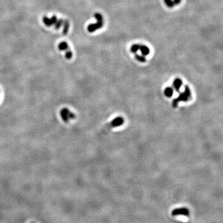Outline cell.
<instances>
[{"label":"cell","mask_w":223,"mask_h":223,"mask_svg":"<svg viewBox=\"0 0 223 223\" xmlns=\"http://www.w3.org/2000/svg\"><path fill=\"white\" fill-rule=\"evenodd\" d=\"M123 118L122 117H120V116H118V117L115 118V119L113 120L111 123H109V125L107 126V129L111 130L112 128H114L121 126L123 125Z\"/></svg>","instance_id":"277c9868"},{"label":"cell","mask_w":223,"mask_h":223,"mask_svg":"<svg viewBox=\"0 0 223 223\" xmlns=\"http://www.w3.org/2000/svg\"><path fill=\"white\" fill-rule=\"evenodd\" d=\"M191 98V91L188 86H185L184 92L180 94L178 97L174 99L172 101V107L174 108L177 107L179 102H187Z\"/></svg>","instance_id":"6da1fadb"},{"label":"cell","mask_w":223,"mask_h":223,"mask_svg":"<svg viewBox=\"0 0 223 223\" xmlns=\"http://www.w3.org/2000/svg\"><path fill=\"white\" fill-rule=\"evenodd\" d=\"M139 50H140L141 52V55L144 56V57L147 56L148 55H149V53H150V50H149V49L147 46L141 45V44H140V49H139Z\"/></svg>","instance_id":"ba28073f"},{"label":"cell","mask_w":223,"mask_h":223,"mask_svg":"<svg viewBox=\"0 0 223 223\" xmlns=\"http://www.w3.org/2000/svg\"><path fill=\"white\" fill-rule=\"evenodd\" d=\"M60 115L61 118L65 122H68L75 118V115L67 108H64L61 110L60 111Z\"/></svg>","instance_id":"3957f363"},{"label":"cell","mask_w":223,"mask_h":223,"mask_svg":"<svg viewBox=\"0 0 223 223\" xmlns=\"http://www.w3.org/2000/svg\"><path fill=\"white\" fill-rule=\"evenodd\" d=\"M174 93V89L170 87H167L164 90V94L167 97H171Z\"/></svg>","instance_id":"9c48e42d"},{"label":"cell","mask_w":223,"mask_h":223,"mask_svg":"<svg viewBox=\"0 0 223 223\" xmlns=\"http://www.w3.org/2000/svg\"><path fill=\"white\" fill-rule=\"evenodd\" d=\"M134 57H135V58H136V60L138 61L141 62V63H144V62H145L146 61V58L145 57L141 55H139L137 53H134Z\"/></svg>","instance_id":"30bf717a"},{"label":"cell","mask_w":223,"mask_h":223,"mask_svg":"<svg viewBox=\"0 0 223 223\" xmlns=\"http://www.w3.org/2000/svg\"><path fill=\"white\" fill-rule=\"evenodd\" d=\"M164 1L167 7L172 8V7L180 4L181 0H164Z\"/></svg>","instance_id":"8992f818"},{"label":"cell","mask_w":223,"mask_h":223,"mask_svg":"<svg viewBox=\"0 0 223 223\" xmlns=\"http://www.w3.org/2000/svg\"><path fill=\"white\" fill-rule=\"evenodd\" d=\"M94 17L96 19L97 23L95 24L94 23L91 24L90 25H88L87 30H88V31L90 32H93L94 31H97V29H101L102 26H103V24H104L103 17H102V16L101 14L99 13L95 14Z\"/></svg>","instance_id":"7a4b0ae2"},{"label":"cell","mask_w":223,"mask_h":223,"mask_svg":"<svg viewBox=\"0 0 223 223\" xmlns=\"http://www.w3.org/2000/svg\"><path fill=\"white\" fill-rule=\"evenodd\" d=\"M59 49L61 50L65 51L66 52V57L67 58H71L72 57V53L71 52L70 49H69V47L68 46V44L67 43L63 42L60 44L59 45Z\"/></svg>","instance_id":"5b68a950"},{"label":"cell","mask_w":223,"mask_h":223,"mask_svg":"<svg viewBox=\"0 0 223 223\" xmlns=\"http://www.w3.org/2000/svg\"><path fill=\"white\" fill-rule=\"evenodd\" d=\"M182 86V81L180 78H176L173 82V86L174 89L177 91V93H179L180 87Z\"/></svg>","instance_id":"52a82bcc"},{"label":"cell","mask_w":223,"mask_h":223,"mask_svg":"<svg viewBox=\"0 0 223 223\" xmlns=\"http://www.w3.org/2000/svg\"><path fill=\"white\" fill-rule=\"evenodd\" d=\"M140 44L136 43V44L133 45L131 47V52L133 53H137L138 51H139V49H140Z\"/></svg>","instance_id":"8fae6325"}]
</instances>
